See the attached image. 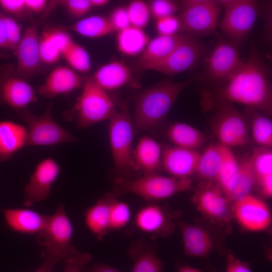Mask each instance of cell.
I'll return each mask as SVG.
<instances>
[{
  "label": "cell",
  "instance_id": "1",
  "mask_svg": "<svg viewBox=\"0 0 272 272\" xmlns=\"http://www.w3.org/2000/svg\"><path fill=\"white\" fill-rule=\"evenodd\" d=\"M215 95L221 103H234L266 115L272 110V86L269 70L256 50L251 51L233 75L218 85Z\"/></svg>",
  "mask_w": 272,
  "mask_h": 272
},
{
  "label": "cell",
  "instance_id": "2",
  "mask_svg": "<svg viewBox=\"0 0 272 272\" xmlns=\"http://www.w3.org/2000/svg\"><path fill=\"white\" fill-rule=\"evenodd\" d=\"M198 79L195 77L178 82L165 79L141 92L131 117L134 133L158 128L181 92Z\"/></svg>",
  "mask_w": 272,
  "mask_h": 272
},
{
  "label": "cell",
  "instance_id": "3",
  "mask_svg": "<svg viewBox=\"0 0 272 272\" xmlns=\"http://www.w3.org/2000/svg\"><path fill=\"white\" fill-rule=\"evenodd\" d=\"M119 106L108 92L90 77L85 82L74 106L64 113V117L66 121L75 122L77 127L87 129L109 120Z\"/></svg>",
  "mask_w": 272,
  "mask_h": 272
},
{
  "label": "cell",
  "instance_id": "4",
  "mask_svg": "<svg viewBox=\"0 0 272 272\" xmlns=\"http://www.w3.org/2000/svg\"><path fill=\"white\" fill-rule=\"evenodd\" d=\"M189 178H178L157 173L145 175L135 178L117 177L113 192L116 196L126 193L136 194L147 201L164 199L191 188Z\"/></svg>",
  "mask_w": 272,
  "mask_h": 272
},
{
  "label": "cell",
  "instance_id": "5",
  "mask_svg": "<svg viewBox=\"0 0 272 272\" xmlns=\"http://www.w3.org/2000/svg\"><path fill=\"white\" fill-rule=\"evenodd\" d=\"M109 139L114 167L121 175L133 170L132 144L134 133L127 108L122 105L109 119Z\"/></svg>",
  "mask_w": 272,
  "mask_h": 272
},
{
  "label": "cell",
  "instance_id": "6",
  "mask_svg": "<svg viewBox=\"0 0 272 272\" xmlns=\"http://www.w3.org/2000/svg\"><path fill=\"white\" fill-rule=\"evenodd\" d=\"M224 14L220 27L225 37L238 45L252 29L259 13L253 0L219 1Z\"/></svg>",
  "mask_w": 272,
  "mask_h": 272
},
{
  "label": "cell",
  "instance_id": "7",
  "mask_svg": "<svg viewBox=\"0 0 272 272\" xmlns=\"http://www.w3.org/2000/svg\"><path fill=\"white\" fill-rule=\"evenodd\" d=\"M181 6L177 16L181 33L201 36L215 32L221 10L219 1L186 0Z\"/></svg>",
  "mask_w": 272,
  "mask_h": 272
},
{
  "label": "cell",
  "instance_id": "8",
  "mask_svg": "<svg viewBox=\"0 0 272 272\" xmlns=\"http://www.w3.org/2000/svg\"><path fill=\"white\" fill-rule=\"evenodd\" d=\"M73 232V225L65 213L64 205L59 203L55 213L50 216L45 228L37 234L36 240L44 248L43 251L60 259H65L78 251L72 243Z\"/></svg>",
  "mask_w": 272,
  "mask_h": 272
},
{
  "label": "cell",
  "instance_id": "9",
  "mask_svg": "<svg viewBox=\"0 0 272 272\" xmlns=\"http://www.w3.org/2000/svg\"><path fill=\"white\" fill-rule=\"evenodd\" d=\"M51 108L52 105L49 104L44 113L40 116L35 115L27 109L19 113L27 126L28 146H53L77 141L69 130L54 120L51 114Z\"/></svg>",
  "mask_w": 272,
  "mask_h": 272
},
{
  "label": "cell",
  "instance_id": "10",
  "mask_svg": "<svg viewBox=\"0 0 272 272\" xmlns=\"http://www.w3.org/2000/svg\"><path fill=\"white\" fill-rule=\"evenodd\" d=\"M219 144L230 148L246 145L249 140V125L245 114L229 103H221L211 121Z\"/></svg>",
  "mask_w": 272,
  "mask_h": 272
},
{
  "label": "cell",
  "instance_id": "11",
  "mask_svg": "<svg viewBox=\"0 0 272 272\" xmlns=\"http://www.w3.org/2000/svg\"><path fill=\"white\" fill-rule=\"evenodd\" d=\"M238 45L225 36H217L214 47L205 61V81L219 85L233 75L242 61Z\"/></svg>",
  "mask_w": 272,
  "mask_h": 272
},
{
  "label": "cell",
  "instance_id": "12",
  "mask_svg": "<svg viewBox=\"0 0 272 272\" xmlns=\"http://www.w3.org/2000/svg\"><path fill=\"white\" fill-rule=\"evenodd\" d=\"M204 52L205 47L195 36L185 33L170 54L152 70L168 76L179 74L193 67Z\"/></svg>",
  "mask_w": 272,
  "mask_h": 272
},
{
  "label": "cell",
  "instance_id": "13",
  "mask_svg": "<svg viewBox=\"0 0 272 272\" xmlns=\"http://www.w3.org/2000/svg\"><path fill=\"white\" fill-rule=\"evenodd\" d=\"M60 172V167L53 158L47 157L39 161L24 188V205L30 207L34 202L45 199Z\"/></svg>",
  "mask_w": 272,
  "mask_h": 272
},
{
  "label": "cell",
  "instance_id": "14",
  "mask_svg": "<svg viewBox=\"0 0 272 272\" xmlns=\"http://www.w3.org/2000/svg\"><path fill=\"white\" fill-rule=\"evenodd\" d=\"M232 210L239 224L247 230L262 231L270 225L271 218L268 206L250 194L234 201Z\"/></svg>",
  "mask_w": 272,
  "mask_h": 272
},
{
  "label": "cell",
  "instance_id": "15",
  "mask_svg": "<svg viewBox=\"0 0 272 272\" xmlns=\"http://www.w3.org/2000/svg\"><path fill=\"white\" fill-rule=\"evenodd\" d=\"M1 72L0 104H6L20 113L37 101L36 92L28 82L6 71Z\"/></svg>",
  "mask_w": 272,
  "mask_h": 272
},
{
  "label": "cell",
  "instance_id": "16",
  "mask_svg": "<svg viewBox=\"0 0 272 272\" xmlns=\"http://www.w3.org/2000/svg\"><path fill=\"white\" fill-rule=\"evenodd\" d=\"M200 153L175 146L162 148L161 167L171 176L187 178L196 172Z\"/></svg>",
  "mask_w": 272,
  "mask_h": 272
},
{
  "label": "cell",
  "instance_id": "17",
  "mask_svg": "<svg viewBox=\"0 0 272 272\" xmlns=\"http://www.w3.org/2000/svg\"><path fill=\"white\" fill-rule=\"evenodd\" d=\"M134 223L137 229L153 237H165L174 230L173 221L165 209L153 203L141 208Z\"/></svg>",
  "mask_w": 272,
  "mask_h": 272
},
{
  "label": "cell",
  "instance_id": "18",
  "mask_svg": "<svg viewBox=\"0 0 272 272\" xmlns=\"http://www.w3.org/2000/svg\"><path fill=\"white\" fill-rule=\"evenodd\" d=\"M39 37L35 24L28 26L23 33L15 50L17 60V72L20 77L34 73L41 62Z\"/></svg>",
  "mask_w": 272,
  "mask_h": 272
},
{
  "label": "cell",
  "instance_id": "19",
  "mask_svg": "<svg viewBox=\"0 0 272 272\" xmlns=\"http://www.w3.org/2000/svg\"><path fill=\"white\" fill-rule=\"evenodd\" d=\"M82 83L78 72L69 66L59 65L49 74L38 92L43 96L53 98L72 92L80 87Z\"/></svg>",
  "mask_w": 272,
  "mask_h": 272
},
{
  "label": "cell",
  "instance_id": "20",
  "mask_svg": "<svg viewBox=\"0 0 272 272\" xmlns=\"http://www.w3.org/2000/svg\"><path fill=\"white\" fill-rule=\"evenodd\" d=\"M185 33L172 36L159 35L150 39L143 52L138 56L136 67L140 71L152 70L165 59L180 43Z\"/></svg>",
  "mask_w": 272,
  "mask_h": 272
},
{
  "label": "cell",
  "instance_id": "21",
  "mask_svg": "<svg viewBox=\"0 0 272 272\" xmlns=\"http://www.w3.org/2000/svg\"><path fill=\"white\" fill-rule=\"evenodd\" d=\"M27 126L10 120L0 121V162L11 160L23 148L28 146Z\"/></svg>",
  "mask_w": 272,
  "mask_h": 272
},
{
  "label": "cell",
  "instance_id": "22",
  "mask_svg": "<svg viewBox=\"0 0 272 272\" xmlns=\"http://www.w3.org/2000/svg\"><path fill=\"white\" fill-rule=\"evenodd\" d=\"M2 211L7 226L23 234H38L45 228L50 217L26 209H7Z\"/></svg>",
  "mask_w": 272,
  "mask_h": 272
},
{
  "label": "cell",
  "instance_id": "23",
  "mask_svg": "<svg viewBox=\"0 0 272 272\" xmlns=\"http://www.w3.org/2000/svg\"><path fill=\"white\" fill-rule=\"evenodd\" d=\"M162 148L153 138L145 136L140 139L132 152L133 170L143 175L157 173L161 167Z\"/></svg>",
  "mask_w": 272,
  "mask_h": 272
},
{
  "label": "cell",
  "instance_id": "24",
  "mask_svg": "<svg viewBox=\"0 0 272 272\" xmlns=\"http://www.w3.org/2000/svg\"><path fill=\"white\" fill-rule=\"evenodd\" d=\"M198 209L210 218L226 222L229 219L228 199L219 188L208 187L195 196Z\"/></svg>",
  "mask_w": 272,
  "mask_h": 272
},
{
  "label": "cell",
  "instance_id": "25",
  "mask_svg": "<svg viewBox=\"0 0 272 272\" xmlns=\"http://www.w3.org/2000/svg\"><path fill=\"white\" fill-rule=\"evenodd\" d=\"M115 198L116 195L113 193L105 194L84 213L85 225L99 240H102L110 231V210Z\"/></svg>",
  "mask_w": 272,
  "mask_h": 272
},
{
  "label": "cell",
  "instance_id": "26",
  "mask_svg": "<svg viewBox=\"0 0 272 272\" xmlns=\"http://www.w3.org/2000/svg\"><path fill=\"white\" fill-rule=\"evenodd\" d=\"M91 77L97 85L108 92L128 84L131 80L132 74L124 63L114 60L99 67Z\"/></svg>",
  "mask_w": 272,
  "mask_h": 272
},
{
  "label": "cell",
  "instance_id": "27",
  "mask_svg": "<svg viewBox=\"0 0 272 272\" xmlns=\"http://www.w3.org/2000/svg\"><path fill=\"white\" fill-rule=\"evenodd\" d=\"M181 229L185 255L194 257L207 256L213 242L209 232L203 228L178 221Z\"/></svg>",
  "mask_w": 272,
  "mask_h": 272
},
{
  "label": "cell",
  "instance_id": "28",
  "mask_svg": "<svg viewBox=\"0 0 272 272\" xmlns=\"http://www.w3.org/2000/svg\"><path fill=\"white\" fill-rule=\"evenodd\" d=\"M73 41L71 36L61 29H52L43 31L39 37L41 62L48 64L57 62Z\"/></svg>",
  "mask_w": 272,
  "mask_h": 272
},
{
  "label": "cell",
  "instance_id": "29",
  "mask_svg": "<svg viewBox=\"0 0 272 272\" xmlns=\"http://www.w3.org/2000/svg\"><path fill=\"white\" fill-rule=\"evenodd\" d=\"M165 135L173 146L189 150H196L206 141L205 136L201 131L181 122H176L169 125Z\"/></svg>",
  "mask_w": 272,
  "mask_h": 272
},
{
  "label": "cell",
  "instance_id": "30",
  "mask_svg": "<svg viewBox=\"0 0 272 272\" xmlns=\"http://www.w3.org/2000/svg\"><path fill=\"white\" fill-rule=\"evenodd\" d=\"M257 182L250 157L239 162L238 170L225 191L224 195L234 202L249 194Z\"/></svg>",
  "mask_w": 272,
  "mask_h": 272
},
{
  "label": "cell",
  "instance_id": "31",
  "mask_svg": "<svg viewBox=\"0 0 272 272\" xmlns=\"http://www.w3.org/2000/svg\"><path fill=\"white\" fill-rule=\"evenodd\" d=\"M128 253L134 260L131 272L163 271V263L146 241L140 240L135 242Z\"/></svg>",
  "mask_w": 272,
  "mask_h": 272
},
{
  "label": "cell",
  "instance_id": "32",
  "mask_svg": "<svg viewBox=\"0 0 272 272\" xmlns=\"http://www.w3.org/2000/svg\"><path fill=\"white\" fill-rule=\"evenodd\" d=\"M150 39L143 29L130 26L117 32L116 46L123 55L139 56L148 45Z\"/></svg>",
  "mask_w": 272,
  "mask_h": 272
},
{
  "label": "cell",
  "instance_id": "33",
  "mask_svg": "<svg viewBox=\"0 0 272 272\" xmlns=\"http://www.w3.org/2000/svg\"><path fill=\"white\" fill-rule=\"evenodd\" d=\"M63 30H71L89 38H101L115 32L108 17L101 15L84 18Z\"/></svg>",
  "mask_w": 272,
  "mask_h": 272
},
{
  "label": "cell",
  "instance_id": "34",
  "mask_svg": "<svg viewBox=\"0 0 272 272\" xmlns=\"http://www.w3.org/2000/svg\"><path fill=\"white\" fill-rule=\"evenodd\" d=\"M244 114L247 118L253 141L261 147L271 148L272 121L267 115L252 108L245 107Z\"/></svg>",
  "mask_w": 272,
  "mask_h": 272
},
{
  "label": "cell",
  "instance_id": "35",
  "mask_svg": "<svg viewBox=\"0 0 272 272\" xmlns=\"http://www.w3.org/2000/svg\"><path fill=\"white\" fill-rule=\"evenodd\" d=\"M224 147L220 144L211 145L200 154L196 172L200 177L216 180L223 163Z\"/></svg>",
  "mask_w": 272,
  "mask_h": 272
},
{
  "label": "cell",
  "instance_id": "36",
  "mask_svg": "<svg viewBox=\"0 0 272 272\" xmlns=\"http://www.w3.org/2000/svg\"><path fill=\"white\" fill-rule=\"evenodd\" d=\"M62 56L69 66L78 73H87L91 67L89 53L82 46L73 40L63 52Z\"/></svg>",
  "mask_w": 272,
  "mask_h": 272
},
{
  "label": "cell",
  "instance_id": "37",
  "mask_svg": "<svg viewBox=\"0 0 272 272\" xmlns=\"http://www.w3.org/2000/svg\"><path fill=\"white\" fill-rule=\"evenodd\" d=\"M239 167V162L230 148L224 146L223 163L216 179L223 193L236 175Z\"/></svg>",
  "mask_w": 272,
  "mask_h": 272
},
{
  "label": "cell",
  "instance_id": "38",
  "mask_svg": "<svg viewBox=\"0 0 272 272\" xmlns=\"http://www.w3.org/2000/svg\"><path fill=\"white\" fill-rule=\"evenodd\" d=\"M249 157L257 182L272 175V151L270 148L260 147L255 149Z\"/></svg>",
  "mask_w": 272,
  "mask_h": 272
},
{
  "label": "cell",
  "instance_id": "39",
  "mask_svg": "<svg viewBox=\"0 0 272 272\" xmlns=\"http://www.w3.org/2000/svg\"><path fill=\"white\" fill-rule=\"evenodd\" d=\"M130 25L144 29L151 16L148 4L141 0L130 2L126 6Z\"/></svg>",
  "mask_w": 272,
  "mask_h": 272
},
{
  "label": "cell",
  "instance_id": "40",
  "mask_svg": "<svg viewBox=\"0 0 272 272\" xmlns=\"http://www.w3.org/2000/svg\"><path fill=\"white\" fill-rule=\"evenodd\" d=\"M131 211L126 203L118 200L113 201L110 210V230H120L125 227L130 221Z\"/></svg>",
  "mask_w": 272,
  "mask_h": 272
},
{
  "label": "cell",
  "instance_id": "41",
  "mask_svg": "<svg viewBox=\"0 0 272 272\" xmlns=\"http://www.w3.org/2000/svg\"><path fill=\"white\" fill-rule=\"evenodd\" d=\"M151 15L155 20L175 16L178 11V5L169 0H153L148 4Z\"/></svg>",
  "mask_w": 272,
  "mask_h": 272
},
{
  "label": "cell",
  "instance_id": "42",
  "mask_svg": "<svg viewBox=\"0 0 272 272\" xmlns=\"http://www.w3.org/2000/svg\"><path fill=\"white\" fill-rule=\"evenodd\" d=\"M3 18L7 32L8 49L15 51L22 37L21 26L10 16L3 15Z\"/></svg>",
  "mask_w": 272,
  "mask_h": 272
},
{
  "label": "cell",
  "instance_id": "43",
  "mask_svg": "<svg viewBox=\"0 0 272 272\" xmlns=\"http://www.w3.org/2000/svg\"><path fill=\"white\" fill-rule=\"evenodd\" d=\"M155 26L159 35L172 36L181 32L180 21L175 15L156 20Z\"/></svg>",
  "mask_w": 272,
  "mask_h": 272
},
{
  "label": "cell",
  "instance_id": "44",
  "mask_svg": "<svg viewBox=\"0 0 272 272\" xmlns=\"http://www.w3.org/2000/svg\"><path fill=\"white\" fill-rule=\"evenodd\" d=\"M92 259V255L85 252L77 251L64 259V272H81L83 268Z\"/></svg>",
  "mask_w": 272,
  "mask_h": 272
},
{
  "label": "cell",
  "instance_id": "45",
  "mask_svg": "<svg viewBox=\"0 0 272 272\" xmlns=\"http://www.w3.org/2000/svg\"><path fill=\"white\" fill-rule=\"evenodd\" d=\"M108 17L115 32H118L131 26L126 7H118L115 8Z\"/></svg>",
  "mask_w": 272,
  "mask_h": 272
},
{
  "label": "cell",
  "instance_id": "46",
  "mask_svg": "<svg viewBox=\"0 0 272 272\" xmlns=\"http://www.w3.org/2000/svg\"><path fill=\"white\" fill-rule=\"evenodd\" d=\"M63 3L70 14L77 17L84 16L92 8L90 0H67Z\"/></svg>",
  "mask_w": 272,
  "mask_h": 272
},
{
  "label": "cell",
  "instance_id": "47",
  "mask_svg": "<svg viewBox=\"0 0 272 272\" xmlns=\"http://www.w3.org/2000/svg\"><path fill=\"white\" fill-rule=\"evenodd\" d=\"M225 272H252L248 263L237 258L231 253L226 257Z\"/></svg>",
  "mask_w": 272,
  "mask_h": 272
},
{
  "label": "cell",
  "instance_id": "48",
  "mask_svg": "<svg viewBox=\"0 0 272 272\" xmlns=\"http://www.w3.org/2000/svg\"><path fill=\"white\" fill-rule=\"evenodd\" d=\"M0 7L6 12L17 15L26 9L24 0H0Z\"/></svg>",
  "mask_w": 272,
  "mask_h": 272
},
{
  "label": "cell",
  "instance_id": "49",
  "mask_svg": "<svg viewBox=\"0 0 272 272\" xmlns=\"http://www.w3.org/2000/svg\"><path fill=\"white\" fill-rule=\"evenodd\" d=\"M44 261L34 272H52L56 264L61 260L58 257L48 252L42 251Z\"/></svg>",
  "mask_w": 272,
  "mask_h": 272
},
{
  "label": "cell",
  "instance_id": "50",
  "mask_svg": "<svg viewBox=\"0 0 272 272\" xmlns=\"http://www.w3.org/2000/svg\"><path fill=\"white\" fill-rule=\"evenodd\" d=\"M24 2L26 9L35 13L42 12L47 3L45 0H24Z\"/></svg>",
  "mask_w": 272,
  "mask_h": 272
},
{
  "label": "cell",
  "instance_id": "51",
  "mask_svg": "<svg viewBox=\"0 0 272 272\" xmlns=\"http://www.w3.org/2000/svg\"><path fill=\"white\" fill-rule=\"evenodd\" d=\"M257 182L258 183L262 194L266 197L272 196V175L264 177Z\"/></svg>",
  "mask_w": 272,
  "mask_h": 272
},
{
  "label": "cell",
  "instance_id": "52",
  "mask_svg": "<svg viewBox=\"0 0 272 272\" xmlns=\"http://www.w3.org/2000/svg\"><path fill=\"white\" fill-rule=\"evenodd\" d=\"M8 49L7 35L3 15H0V49Z\"/></svg>",
  "mask_w": 272,
  "mask_h": 272
},
{
  "label": "cell",
  "instance_id": "53",
  "mask_svg": "<svg viewBox=\"0 0 272 272\" xmlns=\"http://www.w3.org/2000/svg\"><path fill=\"white\" fill-rule=\"evenodd\" d=\"M89 272H121L117 269L100 263H96L90 268Z\"/></svg>",
  "mask_w": 272,
  "mask_h": 272
},
{
  "label": "cell",
  "instance_id": "54",
  "mask_svg": "<svg viewBox=\"0 0 272 272\" xmlns=\"http://www.w3.org/2000/svg\"><path fill=\"white\" fill-rule=\"evenodd\" d=\"M177 272H205L199 268L188 265H183L179 267Z\"/></svg>",
  "mask_w": 272,
  "mask_h": 272
},
{
  "label": "cell",
  "instance_id": "55",
  "mask_svg": "<svg viewBox=\"0 0 272 272\" xmlns=\"http://www.w3.org/2000/svg\"><path fill=\"white\" fill-rule=\"evenodd\" d=\"M92 8H100L107 5L109 3L108 0H90Z\"/></svg>",
  "mask_w": 272,
  "mask_h": 272
},
{
  "label": "cell",
  "instance_id": "56",
  "mask_svg": "<svg viewBox=\"0 0 272 272\" xmlns=\"http://www.w3.org/2000/svg\"><path fill=\"white\" fill-rule=\"evenodd\" d=\"M2 15V14L0 13V15Z\"/></svg>",
  "mask_w": 272,
  "mask_h": 272
}]
</instances>
